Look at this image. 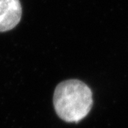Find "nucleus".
Segmentation results:
<instances>
[{"label":"nucleus","instance_id":"f03ea898","mask_svg":"<svg viewBox=\"0 0 128 128\" xmlns=\"http://www.w3.org/2000/svg\"><path fill=\"white\" fill-rule=\"evenodd\" d=\"M22 16L20 0H0V33L16 27Z\"/></svg>","mask_w":128,"mask_h":128},{"label":"nucleus","instance_id":"f257e3e1","mask_svg":"<svg viewBox=\"0 0 128 128\" xmlns=\"http://www.w3.org/2000/svg\"><path fill=\"white\" fill-rule=\"evenodd\" d=\"M56 114L66 122H78L85 118L92 106L90 88L82 81L72 79L59 83L54 94Z\"/></svg>","mask_w":128,"mask_h":128}]
</instances>
